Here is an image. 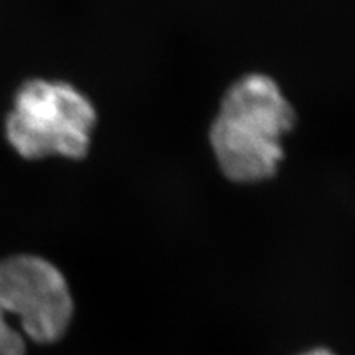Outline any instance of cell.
I'll list each match as a JSON object with an SVG mask.
<instances>
[{
    "label": "cell",
    "instance_id": "7a4b0ae2",
    "mask_svg": "<svg viewBox=\"0 0 355 355\" xmlns=\"http://www.w3.org/2000/svg\"><path fill=\"white\" fill-rule=\"evenodd\" d=\"M73 318V293L55 263L32 254L0 260V355L58 343Z\"/></svg>",
    "mask_w": 355,
    "mask_h": 355
},
{
    "label": "cell",
    "instance_id": "277c9868",
    "mask_svg": "<svg viewBox=\"0 0 355 355\" xmlns=\"http://www.w3.org/2000/svg\"><path fill=\"white\" fill-rule=\"evenodd\" d=\"M298 355H336L332 352L331 349H326V347H314V349H309L306 350L303 354H298Z\"/></svg>",
    "mask_w": 355,
    "mask_h": 355
},
{
    "label": "cell",
    "instance_id": "6da1fadb",
    "mask_svg": "<svg viewBox=\"0 0 355 355\" xmlns=\"http://www.w3.org/2000/svg\"><path fill=\"white\" fill-rule=\"evenodd\" d=\"M296 125V112L273 78L248 73L222 96L209 128L217 166L229 181L272 180L285 159L282 139Z\"/></svg>",
    "mask_w": 355,
    "mask_h": 355
},
{
    "label": "cell",
    "instance_id": "3957f363",
    "mask_svg": "<svg viewBox=\"0 0 355 355\" xmlns=\"http://www.w3.org/2000/svg\"><path fill=\"white\" fill-rule=\"evenodd\" d=\"M96 123L94 104L73 84L30 79L13 97L6 137L25 159H83L91 148Z\"/></svg>",
    "mask_w": 355,
    "mask_h": 355
}]
</instances>
